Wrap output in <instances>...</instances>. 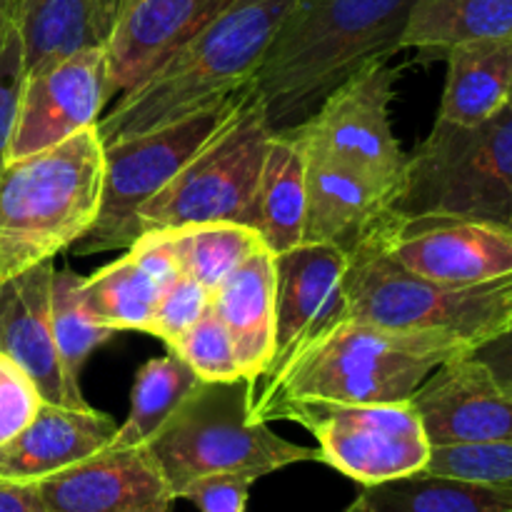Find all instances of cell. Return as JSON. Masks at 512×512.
Wrapping results in <instances>:
<instances>
[{
    "label": "cell",
    "instance_id": "6da1fadb",
    "mask_svg": "<svg viewBox=\"0 0 512 512\" xmlns=\"http://www.w3.org/2000/svg\"><path fill=\"white\" fill-rule=\"evenodd\" d=\"M418 0H298L275 33L253 88L275 133L305 123L370 63L400 53Z\"/></svg>",
    "mask_w": 512,
    "mask_h": 512
},
{
    "label": "cell",
    "instance_id": "7a4b0ae2",
    "mask_svg": "<svg viewBox=\"0 0 512 512\" xmlns=\"http://www.w3.org/2000/svg\"><path fill=\"white\" fill-rule=\"evenodd\" d=\"M298 0H230L195 38L120 93L95 133L110 145L198 113L253 83L270 43Z\"/></svg>",
    "mask_w": 512,
    "mask_h": 512
},
{
    "label": "cell",
    "instance_id": "3957f363",
    "mask_svg": "<svg viewBox=\"0 0 512 512\" xmlns=\"http://www.w3.org/2000/svg\"><path fill=\"white\" fill-rule=\"evenodd\" d=\"M470 348L430 333H408L340 320L280 373L250 388V413L263 420L285 400L333 403H405L433 370Z\"/></svg>",
    "mask_w": 512,
    "mask_h": 512
},
{
    "label": "cell",
    "instance_id": "277c9868",
    "mask_svg": "<svg viewBox=\"0 0 512 512\" xmlns=\"http://www.w3.org/2000/svg\"><path fill=\"white\" fill-rule=\"evenodd\" d=\"M103 190V143L85 128L0 173V283L55 260L93 225Z\"/></svg>",
    "mask_w": 512,
    "mask_h": 512
},
{
    "label": "cell",
    "instance_id": "5b68a950",
    "mask_svg": "<svg viewBox=\"0 0 512 512\" xmlns=\"http://www.w3.org/2000/svg\"><path fill=\"white\" fill-rule=\"evenodd\" d=\"M175 500L195 478L248 473L265 478L298 463H323L318 448L280 438L250 413V385L200 380L148 443Z\"/></svg>",
    "mask_w": 512,
    "mask_h": 512
},
{
    "label": "cell",
    "instance_id": "8992f818",
    "mask_svg": "<svg viewBox=\"0 0 512 512\" xmlns=\"http://www.w3.org/2000/svg\"><path fill=\"white\" fill-rule=\"evenodd\" d=\"M403 220L465 218L512 230V105L480 125L435 120L408 155Z\"/></svg>",
    "mask_w": 512,
    "mask_h": 512
},
{
    "label": "cell",
    "instance_id": "52a82bcc",
    "mask_svg": "<svg viewBox=\"0 0 512 512\" xmlns=\"http://www.w3.org/2000/svg\"><path fill=\"white\" fill-rule=\"evenodd\" d=\"M345 293L353 318L390 330L440 335L470 350L512 320V275L473 285L435 283L400 268L380 248L350 255Z\"/></svg>",
    "mask_w": 512,
    "mask_h": 512
},
{
    "label": "cell",
    "instance_id": "ba28073f",
    "mask_svg": "<svg viewBox=\"0 0 512 512\" xmlns=\"http://www.w3.org/2000/svg\"><path fill=\"white\" fill-rule=\"evenodd\" d=\"M250 85L230 93L183 120L115 140L103 148V190L98 215L88 233L70 245L75 255L130 248L140 235L138 215L150 198L160 193L198 150L238 113Z\"/></svg>",
    "mask_w": 512,
    "mask_h": 512
},
{
    "label": "cell",
    "instance_id": "9c48e42d",
    "mask_svg": "<svg viewBox=\"0 0 512 512\" xmlns=\"http://www.w3.org/2000/svg\"><path fill=\"white\" fill-rule=\"evenodd\" d=\"M273 133L265 118L263 100L250 83L238 113L155 198L143 205L138 215L140 233L215 220L243 223Z\"/></svg>",
    "mask_w": 512,
    "mask_h": 512
},
{
    "label": "cell",
    "instance_id": "30bf717a",
    "mask_svg": "<svg viewBox=\"0 0 512 512\" xmlns=\"http://www.w3.org/2000/svg\"><path fill=\"white\" fill-rule=\"evenodd\" d=\"M303 425L318 440L325 465L360 485L385 483L425 470L433 445L418 410L405 403L285 400L263 415Z\"/></svg>",
    "mask_w": 512,
    "mask_h": 512
},
{
    "label": "cell",
    "instance_id": "8fae6325",
    "mask_svg": "<svg viewBox=\"0 0 512 512\" xmlns=\"http://www.w3.org/2000/svg\"><path fill=\"white\" fill-rule=\"evenodd\" d=\"M398 75L400 68L388 65V60L365 65L348 83L333 90L305 123L290 128L305 150L358 170L395 203L408 163L390 120Z\"/></svg>",
    "mask_w": 512,
    "mask_h": 512
},
{
    "label": "cell",
    "instance_id": "7c38bea8",
    "mask_svg": "<svg viewBox=\"0 0 512 512\" xmlns=\"http://www.w3.org/2000/svg\"><path fill=\"white\" fill-rule=\"evenodd\" d=\"M110 95H115V90L105 45L78 50L38 73L25 75L10 160L43 153L80 130L95 128Z\"/></svg>",
    "mask_w": 512,
    "mask_h": 512
},
{
    "label": "cell",
    "instance_id": "4fadbf2b",
    "mask_svg": "<svg viewBox=\"0 0 512 512\" xmlns=\"http://www.w3.org/2000/svg\"><path fill=\"white\" fill-rule=\"evenodd\" d=\"M348 268V253L328 243H300L275 255V350L258 383L273 378L320 335L350 318Z\"/></svg>",
    "mask_w": 512,
    "mask_h": 512
},
{
    "label": "cell",
    "instance_id": "5bb4252c",
    "mask_svg": "<svg viewBox=\"0 0 512 512\" xmlns=\"http://www.w3.org/2000/svg\"><path fill=\"white\" fill-rule=\"evenodd\" d=\"M305 155L308 208L303 243L335 245L348 258L365 248L388 250L403 225L395 200L358 170L313 150H305Z\"/></svg>",
    "mask_w": 512,
    "mask_h": 512
},
{
    "label": "cell",
    "instance_id": "9a60e30c",
    "mask_svg": "<svg viewBox=\"0 0 512 512\" xmlns=\"http://www.w3.org/2000/svg\"><path fill=\"white\" fill-rule=\"evenodd\" d=\"M410 403L433 448L512 440V395L470 353L433 370Z\"/></svg>",
    "mask_w": 512,
    "mask_h": 512
},
{
    "label": "cell",
    "instance_id": "2e32d148",
    "mask_svg": "<svg viewBox=\"0 0 512 512\" xmlns=\"http://www.w3.org/2000/svg\"><path fill=\"white\" fill-rule=\"evenodd\" d=\"M385 253L435 283H488L512 275V230L465 218L403 220Z\"/></svg>",
    "mask_w": 512,
    "mask_h": 512
},
{
    "label": "cell",
    "instance_id": "e0dca14e",
    "mask_svg": "<svg viewBox=\"0 0 512 512\" xmlns=\"http://www.w3.org/2000/svg\"><path fill=\"white\" fill-rule=\"evenodd\" d=\"M48 512H170L175 495L148 445L115 448L38 483Z\"/></svg>",
    "mask_w": 512,
    "mask_h": 512
},
{
    "label": "cell",
    "instance_id": "ac0fdd59",
    "mask_svg": "<svg viewBox=\"0 0 512 512\" xmlns=\"http://www.w3.org/2000/svg\"><path fill=\"white\" fill-rule=\"evenodd\" d=\"M53 260L33 265L0 283V355L13 360L38 385L45 403L90 408L80 380L63 365L50 323Z\"/></svg>",
    "mask_w": 512,
    "mask_h": 512
},
{
    "label": "cell",
    "instance_id": "d6986e66",
    "mask_svg": "<svg viewBox=\"0 0 512 512\" xmlns=\"http://www.w3.org/2000/svg\"><path fill=\"white\" fill-rule=\"evenodd\" d=\"M228 5L230 0H133L105 43L115 93L165 63Z\"/></svg>",
    "mask_w": 512,
    "mask_h": 512
},
{
    "label": "cell",
    "instance_id": "ffe728a7",
    "mask_svg": "<svg viewBox=\"0 0 512 512\" xmlns=\"http://www.w3.org/2000/svg\"><path fill=\"white\" fill-rule=\"evenodd\" d=\"M118 423L90 408L43 403L33 423L0 445V478L40 483L113 443Z\"/></svg>",
    "mask_w": 512,
    "mask_h": 512
},
{
    "label": "cell",
    "instance_id": "44dd1931",
    "mask_svg": "<svg viewBox=\"0 0 512 512\" xmlns=\"http://www.w3.org/2000/svg\"><path fill=\"white\" fill-rule=\"evenodd\" d=\"M210 308L233 335L243 380L253 388L275 350V253L250 255L210 293Z\"/></svg>",
    "mask_w": 512,
    "mask_h": 512
},
{
    "label": "cell",
    "instance_id": "7402d4cb",
    "mask_svg": "<svg viewBox=\"0 0 512 512\" xmlns=\"http://www.w3.org/2000/svg\"><path fill=\"white\" fill-rule=\"evenodd\" d=\"M308 208V155L290 130L273 133L263 170L243 225L263 238L270 253H283L303 243Z\"/></svg>",
    "mask_w": 512,
    "mask_h": 512
},
{
    "label": "cell",
    "instance_id": "603a6c76",
    "mask_svg": "<svg viewBox=\"0 0 512 512\" xmlns=\"http://www.w3.org/2000/svg\"><path fill=\"white\" fill-rule=\"evenodd\" d=\"M448 78L438 120L480 125L508 108L512 93V35L470 40L445 53Z\"/></svg>",
    "mask_w": 512,
    "mask_h": 512
},
{
    "label": "cell",
    "instance_id": "cb8c5ba5",
    "mask_svg": "<svg viewBox=\"0 0 512 512\" xmlns=\"http://www.w3.org/2000/svg\"><path fill=\"white\" fill-rule=\"evenodd\" d=\"M343 512H512V495L473 480L420 470L363 485Z\"/></svg>",
    "mask_w": 512,
    "mask_h": 512
},
{
    "label": "cell",
    "instance_id": "d4e9b609",
    "mask_svg": "<svg viewBox=\"0 0 512 512\" xmlns=\"http://www.w3.org/2000/svg\"><path fill=\"white\" fill-rule=\"evenodd\" d=\"M15 28L23 43L25 75L78 50L105 45L95 0H15Z\"/></svg>",
    "mask_w": 512,
    "mask_h": 512
},
{
    "label": "cell",
    "instance_id": "484cf974",
    "mask_svg": "<svg viewBox=\"0 0 512 512\" xmlns=\"http://www.w3.org/2000/svg\"><path fill=\"white\" fill-rule=\"evenodd\" d=\"M512 35V0H418L405 23L400 50L448 53L470 40Z\"/></svg>",
    "mask_w": 512,
    "mask_h": 512
},
{
    "label": "cell",
    "instance_id": "4316f807",
    "mask_svg": "<svg viewBox=\"0 0 512 512\" xmlns=\"http://www.w3.org/2000/svg\"><path fill=\"white\" fill-rule=\"evenodd\" d=\"M160 293L163 285L145 273L128 253L95 270L80 285V298L88 313L115 333H148Z\"/></svg>",
    "mask_w": 512,
    "mask_h": 512
},
{
    "label": "cell",
    "instance_id": "83f0119b",
    "mask_svg": "<svg viewBox=\"0 0 512 512\" xmlns=\"http://www.w3.org/2000/svg\"><path fill=\"white\" fill-rule=\"evenodd\" d=\"M198 383L200 378L193 368L175 353L148 360L135 375L128 418L118 425V433L110 445L115 448L148 445Z\"/></svg>",
    "mask_w": 512,
    "mask_h": 512
},
{
    "label": "cell",
    "instance_id": "f1b7e54d",
    "mask_svg": "<svg viewBox=\"0 0 512 512\" xmlns=\"http://www.w3.org/2000/svg\"><path fill=\"white\" fill-rule=\"evenodd\" d=\"M173 230L183 273L198 280L210 293L250 255L265 248L263 238L253 228L233 220L195 223Z\"/></svg>",
    "mask_w": 512,
    "mask_h": 512
},
{
    "label": "cell",
    "instance_id": "f546056e",
    "mask_svg": "<svg viewBox=\"0 0 512 512\" xmlns=\"http://www.w3.org/2000/svg\"><path fill=\"white\" fill-rule=\"evenodd\" d=\"M83 275L73 270H55L50 283V323L63 365L80 380L85 363L98 348L115 338V330L100 325L80 298Z\"/></svg>",
    "mask_w": 512,
    "mask_h": 512
},
{
    "label": "cell",
    "instance_id": "4dcf8cb0",
    "mask_svg": "<svg viewBox=\"0 0 512 512\" xmlns=\"http://www.w3.org/2000/svg\"><path fill=\"white\" fill-rule=\"evenodd\" d=\"M168 348L170 353L185 360L203 383L243 380V368H240L233 335L225 328L223 320L213 313V308H208V313L198 323L190 325Z\"/></svg>",
    "mask_w": 512,
    "mask_h": 512
},
{
    "label": "cell",
    "instance_id": "1f68e13d",
    "mask_svg": "<svg viewBox=\"0 0 512 512\" xmlns=\"http://www.w3.org/2000/svg\"><path fill=\"white\" fill-rule=\"evenodd\" d=\"M428 473L473 480L512 495V440L493 445H453L433 448Z\"/></svg>",
    "mask_w": 512,
    "mask_h": 512
},
{
    "label": "cell",
    "instance_id": "d6a6232c",
    "mask_svg": "<svg viewBox=\"0 0 512 512\" xmlns=\"http://www.w3.org/2000/svg\"><path fill=\"white\" fill-rule=\"evenodd\" d=\"M210 308V290L203 288L195 278L180 273L170 280L160 293L155 305L153 320H150L148 335L163 340L165 345L175 343L190 325L198 323Z\"/></svg>",
    "mask_w": 512,
    "mask_h": 512
},
{
    "label": "cell",
    "instance_id": "836d02e7",
    "mask_svg": "<svg viewBox=\"0 0 512 512\" xmlns=\"http://www.w3.org/2000/svg\"><path fill=\"white\" fill-rule=\"evenodd\" d=\"M43 395L28 373L0 355V445L23 433L43 408Z\"/></svg>",
    "mask_w": 512,
    "mask_h": 512
},
{
    "label": "cell",
    "instance_id": "e575fe53",
    "mask_svg": "<svg viewBox=\"0 0 512 512\" xmlns=\"http://www.w3.org/2000/svg\"><path fill=\"white\" fill-rule=\"evenodd\" d=\"M23 80V43H20L18 28L13 25L0 38V173H3L10 160V140H13V125Z\"/></svg>",
    "mask_w": 512,
    "mask_h": 512
},
{
    "label": "cell",
    "instance_id": "d590c367",
    "mask_svg": "<svg viewBox=\"0 0 512 512\" xmlns=\"http://www.w3.org/2000/svg\"><path fill=\"white\" fill-rule=\"evenodd\" d=\"M248 473H213L195 478L180 490L178 500H190L200 512H248L250 488L255 485Z\"/></svg>",
    "mask_w": 512,
    "mask_h": 512
},
{
    "label": "cell",
    "instance_id": "8d00e7d4",
    "mask_svg": "<svg viewBox=\"0 0 512 512\" xmlns=\"http://www.w3.org/2000/svg\"><path fill=\"white\" fill-rule=\"evenodd\" d=\"M128 255L145 270V273L153 275L163 288L170 280H175L183 273L173 228L143 230V233L130 243Z\"/></svg>",
    "mask_w": 512,
    "mask_h": 512
},
{
    "label": "cell",
    "instance_id": "74e56055",
    "mask_svg": "<svg viewBox=\"0 0 512 512\" xmlns=\"http://www.w3.org/2000/svg\"><path fill=\"white\" fill-rule=\"evenodd\" d=\"M475 360L493 375L495 383L512 395V320L500 333L470 350Z\"/></svg>",
    "mask_w": 512,
    "mask_h": 512
},
{
    "label": "cell",
    "instance_id": "f35d334b",
    "mask_svg": "<svg viewBox=\"0 0 512 512\" xmlns=\"http://www.w3.org/2000/svg\"><path fill=\"white\" fill-rule=\"evenodd\" d=\"M0 512H48L38 483L0 478Z\"/></svg>",
    "mask_w": 512,
    "mask_h": 512
},
{
    "label": "cell",
    "instance_id": "ab89813d",
    "mask_svg": "<svg viewBox=\"0 0 512 512\" xmlns=\"http://www.w3.org/2000/svg\"><path fill=\"white\" fill-rule=\"evenodd\" d=\"M133 5V0H95V13H98L100 33H103L105 43H108L110 33L118 25V20L123 18L125 10Z\"/></svg>",
    "mask_w": 512,
    "mask_h": 512
},
{
    "label": "cell",
    "instance_id": "60d3db41",
    "mask_svg": "<svg viewBox=\"0 0 512 512\" xmlns=\"http://www.w3.org/2000/svg\"><path fill=\"white\" fill-rule=\"evenodd\" d=\"M15 25V0H0V38Z\"/></svg>",
    "mask_w": 512,
    "mask_h": 512
},
{
    "label": "cell",
    "instance_id": "b9f144b4",
    "mask_svg": "<svg viewBox=\"0 0 512 512\" xmlns=\"http://www.w3.org/2000/svg\"><path fill=\"white\" fill-rule=\"evenodd\" d=\"M508 105H512V93H510V103Z\"/></svg>",
    "mask_w": 512,
    "mask_h": 512
}]
</instances>
